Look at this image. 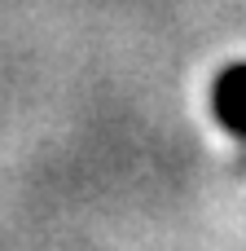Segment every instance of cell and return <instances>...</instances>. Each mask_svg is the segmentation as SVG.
Returning a JSON list of instances; mask_svg holds the SVG:
<instances>
[{"instance_id":"obj_1","label":"cell","mask_w":246,"mask_h":251,"mask_svg":"<svg viewBox=\"0 0 246 251\" xmlns=\"http://www.w3.org/2000/svg\"><path fill=\"white\" fill-rule=\"evenodd\" d=\"M211 110L224 132H233L246 146V62H233L211 84Z\"/></svg>"}]
</instances>
